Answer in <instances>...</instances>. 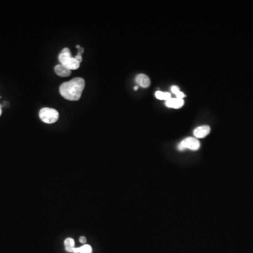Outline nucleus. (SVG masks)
I'll use <instances>...</instances> for the list:
<instances>
[{
  "label": "nucleus",
  "instance_id": "2eb2a0df",
  "mask_svg": "<svg viewBox=\"0 0 253 253\" xmlns=\"http://www.w3.org/2000/svg\"><path fill=\"white\" fill-rule=\"evenodd\" d=\"M75 59L77 61H78L79 63H81V62H82V56H80V55H77L75 57H74Z\"/></svg>",
  "mask_w": 253,
  "mask_h": 253
},
{
  "label": "nucleus",
  "instance_id": "f257e3e1",
  "mask_svg": "<svg viewBox=\"0 0 253 253\" xmlns=\"http://www.w3.org/2000/svg\"><path fill=\"white\" fill-rule=\"evenodd\" d=\"M85 86L84 79L75 78L68 82H64L60 86V94L64 99L69 101H78Z\"/></svg>",
  "mask_w": 253,
  "mask_h": 253
},
{
  "label": "nucleus",
  "instance_id": "7ed1b4c3",
  "mask_svg": "<svg viewBox=\"0 0 253 253\" xmlns=\"http://www.w3.org/2000/svg\"><path fill=\"white\" fill-rule=\"evenodd\" d=\"M39 117L47 124L55 123L59 119V113L56 110L50 108H43L39 111Z\"/></svg>",
  "mask_w": 253,
  "mask_h": 253
},
{
  "label": "nucleus",
  "instance_id": "1a4fd4ad",
  "mask_svg": "<svg viewBox=\"0 0 253 253\" xmlns=\"http://www.w3.org/2000/svg\"><path fill=\"white\" fill-rule=\"evenodd\" d=\"M92 248L90 245L84 244L80 248H75L72 253H92Z\"/></svg>",
  "mask_w": 253,
  "mask_h": 253
},
{
  "label": "nucleus",
  "instance_id": "ddd939ff",
  "mask_svg": "<svg viewBox=\"0 0 253 253\" xmlns=\"http://www.w3.org/2000/svg\"><path fill=\"white\" fill-rule=\"evenodd\" d=\"M175 95H176V98L180 99H183L184 97H185V94L181 92H179L177 94H175Z\"/></svg>",
  "mask_w": 253,
  "mask_h": 253
},
{
  "label": "nucleus",
  "instance_id": "9b49d317",
  "mask_svg": "<svg viewBox=\"0 0 253 253\" xmlns=\"http://www.w3.org/2000/svg\"><path fill=\"white\" fill-rule=\"evenodd\" d=\"M155 96L157 99H160V100H169L170 99V94L168 92H162L160 91H157L155 92Z\"/></svg>",
  "mask_w": 253,
  "mask_h": 253
},
{
  "label": "nucleus",
  "instance_id": "20e7f679",
  "mask_svg": "<svg viewBox=\"0 0 253 253\" xmlns=\"http://www.w3.org/2000/svg\"><path fill=\"white\" fill-rule=\"evenodd\" d=\"M200 146V142H199V141L197 139L188 137L182 140L181 142L178 145V149L181 151L186 150V148H188L192 151H197L198 150Z\"/></svg>",
  "mask_w": 253,
  "mask_h": 253
},
{
  "label": "nucleus",
  "instance_id": "a211bd4d",
  "mask_svg": "<svg viewBox=\"0 0 253 253\" xmlns=\"http://www.w3.org/2000/svg\"><path fill=\"white\" fill-rule=\"evenodd\" d=\"M2 114V110H1V108H0V115H1Z\"/></svg>",
  "mask_w": 253,
  "mask_h": 253
},
{
  "label": "nucleus",
  "instance_id": "4468645a",
  "mask_svg": "<svg viewBox=\"0 0 253 253\" xmlns=\"http://www.w3.org/2000/svg\"><path fill=\"white\" fill-rule=\"evenodd\" d=\"M79 240H80V242H81V243L84 245L87 242V238L85 237V236H80V238H79Z\"/></svg>",
  "mask_w": 253,
  "mask_h": 253
},
{
  "label": "nucleus",
  "instance_id": "f3484780",
  "mask_svg": "<svg viewBox=\"0 0 253 253\" xmlns=\"http://www.w3.org/2000/svg\"><path fill=\"white\" fill-rule=\"evenodd\" d=\"M76 47H77V48H78V49H80V45H77V46H76Z\"/></svg>",
  "mask_w": 253,
  "mask_h": 253
},
{
  "label": "nucleus",
  "instance_id": "9d476101",
  "mask_svg": "<svg viewBox=\"0 0 253 253\" xmlns=\"http://www.w3.org/2000/svg\"><path fill=\"white\" fill-rule=\"evenodd\" d=\"M64 245H65L66 250L68 252H73L75 246V240L72 238H67L64 241Z\"/></svg>",
  "mask_w": 253,
  "mask_h": 253
},
{
  "label": "nucleus",
  "instance_id": "423d86ee",
  "mask_svg": "<svg viewBox=\"0 0 253 253\" xmlns=\"http://www.w3.org/2000/svg\"><path fill=\"white\" fill-rule=\"evenodd\" d=\"M54 72L59 76L63 77V78L68 77L71 74V70L63 64H59L56 66L54 68Z\"/></svg>",
  "mask_w": 253,
  "mask_h": 253
},
{
  "label": "nucleus",
  "instance_id": "f03ea898",
  "mask_svg": "<svg viewBox=\"0 0 253 253\" xmlns=\"http://www.w3.org/2000/svg\"><path fill=\"white\" fill-rule=\"evenodd\" d=\"M59 60L61 64L66 66L70 70H77L80 68V63L75 58L72 57L71 53L68 48H65L62 50L59 56Z\"/></svg>",
  "mask_w": 253,
  "mask_h": 253
},
{
  "label": "nucleus",
  "instance_id": "6e6552de",
  "mask_svg": "<svg viewBox=\"0 0 253 253\" xmlns=\"http://www.w3.org/2000/svg\"><path fill=\"white\" fill-rule=\"evenodd\" d=\"M184 101L183 99L177 98H170L169 100L166 101V105L169 108H179L183 106Z\"/></svg>",
  "mask_w": 253,
  "mask_h": 253
},
{
  "label": "nucleus",
  "instance_id": "0eeeda50",
  "mask_svg": "<svg viewBox=\"0 0 253 253\" xmlns=\"http://www.w3.org/2000/svg\"><path fill=\"white\" fill-rule=\"evenodd\" d=\"M136 82L139 85H140L142 87L147 88L150 86L151 80L146 75L139 74L136 76Z\"/></svg>",
  "mask_w": 253,
  "mask_h": 253
},
{
  "label": "nucleus",
  "instance_id": "39448f33",
  "mask_svg": "<svg viewBox=\"0 0 253 253\" xmlns=\"http://www.w3.org/2000/svg\"><path fill=\"white\" fill-rule=\"evenodd\" d=\"M209 132H210V127L207 125H203L195 129L194 134L196 138H204L208 135Z\"/></svg>",
  "mask_w": 253,
  "mask_h": 253
},
{
  "label": "nucleus",
  "instance_id": "dca6fc26",
  "mask_svg": "<svg viewBox=\"0 0 253 253\" xmlns=\"http://www.w3.org/2000/svg\"><path fill=\"white\" fill-rule=\"evenodd\" d=\"M134 90H138V87H137V86H136V87H134Z\"/></svg>",
  "mask_w": 253,
  "mask_h": 253
},
{
  "label": "nucleus",
  "instance_id": "f8f14e48",
  "mask_svg": "<svg viewBox=\"0 0 253 253\" xmlns=\"http://www.w3.org/2000/svg\"><path fill=\"white\" fill-rule=\"evenodd\" d=\"M171 91L174 94H177L178 92H180V90L177 86H172L171 88Z\"/></svg>",
  "mask_w": 253,
  "mask_h": 253
}]
</instances>
